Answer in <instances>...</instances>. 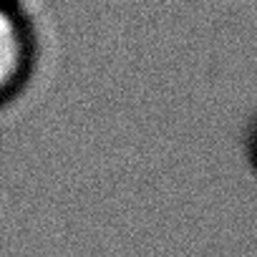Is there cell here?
Segmentation results:
<instances>
[{"label":"cell","instance_id":"1","mask_svg":"<svg viewBox=\"0 0 257 257\" xmlns=\"http://www.w3.org/2000/svg\"><path fill=\"white\" fill-rule=\"evenodd\" d=\"M38 66V33L21 0H0V111L23 96Z\"/></svg>","mask_w":257,"mask_h":257},{"label":"cell","instance_id":"2","mask_svg":"<svg viewBox=\"0 0 257 257\" xmlns=\"http://www.w3.org/2000/svg\"><path fill=\"white\" fill-rule=\"evenodd\" d=\"M244 157H247V164L257 174V113H254V118L249 121L247 132H244Z\"/></svg>","mask_w":257,"mask_h":257}]
</instances>
